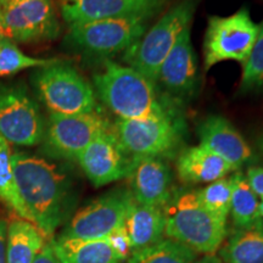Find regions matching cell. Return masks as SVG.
<instances>
[{"instance_id":"6da1fadb","label":"cell","mask_w":263,"mask_h":263,"mask_svg":"<svg viewBox=\"0 0 263 263\" xmlns=\"http://www.w3.org/2000/svg\"><path fill=\"white\" fill-rule=\"evenodd\" d=\"M12 168L18 194L33 223L51 238L73 207L70 178L57 164L27 154H12Z\"/></svg>"},{"instance_id":"7a4b0ae2","label":"cell","mask_w":263,"mask_h":263,"mask_svg":"<svg viewBox=\"0 0 263 263\" xmlns=\"http://www.w3.org/2000/svg\"><path fill=\"white\" fill-rule=\"evenodd\" d=\"M93 81L95 94L118 120L160 116L176 108V101L161 98L156 84L129 66L105 60Z\"/></svg>"},{"instance_id":"3957f363","label":"cell","mask_w":263,"mask_h":263,"mask_svg":"<svg viewBox=\"0 0 263 263\" xmlns=\"http://www.w3.org/2000/svg\"><path fill=\"white\" fill-rule=\"evenodd\" d=\"M164 235L194 252L215 254L227 238V222L202 205L196 190L174 189L163 207Z\"/></svg>"},{"instance_id":"277c9868","label":"cell","mask_w":263,"mask_h":263,"mask_svg":"<svg viewBox=\"0 0 263 263\" xmlns=\"http://www.w3.org/2000/svg\"><path fill=\"white\" fill-rule=\"evenodd\" d=\"M199 0H180L123 52V61L156 84L159 70L182 33L192 25Z\"/></svg>"},{"instance_id":"5b68a950","label":"cell","mask_w":263,"mask_h":263,"mask_svg":"<svg viewBox=\"0 0 263 263\" xmlns=\"http://www.w3.org/2000/svg\"><path fill=\"white\" fill-rule=\"evenodd\" d=\"M33 83L50 115L72 116L99 111L94 88L73 66L57 61L38 68Z\"/></svg>"},{"instance_id":"8992f818","label":"cell","mask_w":263,"mask_h":263,"mask_svg":"<svg viewBox=\"0 0 263 263\" xmlns=\"http://www.w3.org/2000/svg\"><path fill=\"white\" fill-rule=\"evenodd\" d=\"M112 128L121 145L134 161L173 156L183 136V122L176 108L160 116L136 120L117 118Z\"/></svg>"},{"instance_id":"52a82bcc","label":"cell","mask_w":263,"mask_h":263,"mask_svg":"<svg viewBox=\"0 0 263 263\" xmlns=\"http://www.w3.org/2000/svg\"><path fill=\"white\" fill-rule=\"evenodd\" d=\"M258 28L246 6L232 15L209 17L203 39L205 71L223 61H238L244 65L257 38Z\"/></svg>"},{"instance_id":"ba28073f","label":"cell","mask_w":263,"mask_h":263,"mask_svg":"<svg viewBox=\"0 0 263 263\" xmlns=\"http://www.w3.org/2000/svg\"><path fill=\"white\" fill-rule=\"evenodd\" d=\"M149 15L104 18L68 25L71 44L85 54L99 58L124 52L147 29Z\"/></svg>"},{"instance_id":"9c48e42d","label":"cell","mask_w":263,"mask_h":263,"mask_svg":"<svg viewBox=\"0 0 263 263\" xmlns=\"http://www.w3.org/2000/svg\"><path fill=\"white\" fill-rule=\"evenodd\" d=\"M111 128L107 117L100 110L72 116L50 115L45 123L43 150L54 159L77 160L95 138Z\"/></svg>"},{"instance_id":"30bf717a","label":"cell","mask_w":263,"mask_h":263,"mask_svg":"<svg viewBox=\"0 0 263 263\" xmlns=\"http://www.w3.org/2000/svg\"><path fill=\"white\" fill-rule=\"evenodd\" d=\"M0 21L12 42L50 41L60 33L52 0H0Z\"/></svg>"},{"instance_id":"8fae6325","label":"cell","mask_w":263,"mask_h":263,"mask_svg":"<svg viewBox=\"0 0 263 263\" xmlns=\"http://www.w3.org/2000/svg\"><path fill=\"white\" fill-rule=\"evenodd\" d=\"M45 122L41 110L25 88L0 85V136L20 146L42 143Z\"/></svg>"},{"instance_id":"7c38bea8","label":"cell","mask_w":263,"mask_h":263,"mask_svg":"<svg viewBox=\"0 0 263 263\" xmlns=\"http://www.w3.org/2000/svg\"><path fill=\"white\" fill-rule=\"evenodd\" d=\"M133 196L128 189L118 188L104 194L72 217L60 235L80 239H101L124 224Z\"/></svg>"},{"instance_id":"4fadbf2b","label":"cell","mask_w":263,"mask_h":263,"mask_svg":"<svg viewBox=\"0 0 263 263\" xmlns=\"http://www.w3.org/2000/svg\"><path fill=\"white\" fill-rule=\"evenodd\" d=\"M77 161L97 188L128 178L137 162L121 145L114 128L95 138L80 154Z\"/></svg>"},{"instance_id":"5bb4252c","label":"cell","mask_w":263,"mask_h":263,"mask_svg":"<svg viewBox=\"0 0 263 263\" xmlns=\"http://www.w3.org/2000/svg\"><path fill=\"white\" fill-rule=\"evenodd\" d=\"M157 84L176 103L189 99L196 93L199 67L190 27L182 33L178 42L163 60L157 73Z\"/></svg>"},{"instance_id":"9a60e30c","label":"cell","mask_w":263,"mask_h":263,"mask_svg":"<svg viewBox=\"0 0 263 263\" xmlns=\"http://www.w3.org/2000/svg\"><path fill=\"white\" fill-rule=\"evenodd\" d=\"M62 17L68 25L104 18L154 16L167 0H58Z\"/></svg>"},{"instance_id":"2e32d148","label":"cell","mask_w":263,"mask_h":263,"mask_svg":"<svg viewBox=\"0 0 263 263\" xmlns=\"http://www.w3.org/2000/svg\"><path fill=\"white\" fill-rule=\"evenodd\" d=\"M200 144L227 161L235 171L254 161V151L238 129L218 115L206 117L197 128Z\"/></svg>"},{"instance_id":"e0dca14e","label":"cell","mask_w":263,"mask_h":263,"mask_svg":"<svg viewBox=\"0 0 263 263\" xmlns=\"http://www.w3.org/2000/svg\"><path fill=\"white\" fill-rule=\"evenodd\" d=\"M128 178L133 200L141 205L163 207L173 194L172 171L161 157L137 160Z\"/></svg>"},{"instance_id":"ac0fdd59","label":"cell","mask_w":263,"mask_h":263,"mask_svg":"<svg viewBox=\"0 0 263 263\" xmlns=\"http://www.w3.org/2000/svg\"><path fill=\"white\" fill-rule=\"evenodd\" d=\"M176 167L179 179L186 184H210L236 172L222 157L201 145L184 149Z\"/></svg>"},{"instance_id":"d6986e66","label":"cell","mask_w":263,"mask_h":263,"mask_svg":"<svg viewBox=\"0 0 263 263\" xmlns=\"http://www.w3.org/2000/svg\"><path fill=\"white\" fill-rule=\"evenodd\" d=\"M123 226L133 251L156 244L164 236L163 209L141 205L133 200Z\"/></svg>"},{"instance_id":"ffe728a7","label":"cell","mask_w":263,"mask_h":263,"mask_svg":"<svg viewBox=\"0 0 263 263\" xmlns=\"http://www.w3.org/2000/svg\"><path fill=\"white\" fill-rule=\"evenodd\" d=\"M50 242L60 263H120L106 238L80 239L59 235Z\"/></svg>"},{"instance_id":"44dd1931","label":"cell","mask_w":263,"mask_h":263,"mask_svg":"<svg viewBox=\"0 0 263 263\" xmlns=\"http://www.w3.org/2000/svg\"><path fill=\"white\" fill-rule=\"evenodd\" d=\"M47 236L34 223L27 219H14L6 233V262L33 263L45 245Z\"/></svg>"},{"instance_id":"7402d4cb","label":"cell","mask_w":263,"mask_h":263,"mask_svg":"<svg viewBox=\"0 0 263 263\" xmlns=\"http://www.w3.org/2000/svg\"><path fill=\"white\" fill-rule=\"evenodd\" d=\"M219 256L223 263H263V223L236 229L221 248Z\"/></svg>"},{"instance_id":"603a6c76","label":"cell","mask_w":263,"mask_h":263,"mask_svg":"<svg viewBox=\"0 0 263 263\" xmlns=\"http://www.w3.org/2000/svg\"><path fill=\"white\" fill-rule=\"evenodd\" d=\"M229 215L238 229L252 228L263 223L258 196L250 186L245 174L240 171L233 173V193Z\"/></svg>"},{"instance_id":"cb8c5ba5","label":"cell","mask_w":263,"mask_h":263,"mask_svg":"<svg viewBox=\"0 0 263 263\" xmlns=\"http://www.w3.org/2000/svg\"><path fill=\"white\" fill-rule=\"evenodd\" d=\"M0 200L15 212L20 218L32 222L27 207L25 206L16 186L12 154L9 143L0 136Z\"/></svg>"},{"instance_id":"d4e9b609","label":"cell","mask_w":263,"mask_h":263,"mask_svg":"<svg viewBox=\"0 0 263 263\" xmlns=\"http://www.w3.org/2000/svg\"><path fill=\"white\" fill-rule=\"evenodd\" d=\"M193 250L171 239H162L147 248L134 250L128 263H195Z\"/></svg>"},{"instance_id":"484cf974","label":"cell","mask_w":263,"mask_h":263,"mask_svg":"<svg viewBox=\"0 0 263 263\" xmlns=\"http://www.w3.org/2000/svg\"><path fill=\"white\" fill-rule=\"evenodd\" d=\"M55 59H37L26 55L11 39L0 41V77H9L27 68H42L54 64Z\"/></svg>"},{"instance_id":"4316f807","label":"cell","mask_w":263,"mask_h":263,"mask_svg":"<svg viewBox=\"0 0 263 263\" xmlns=\"http://www.w3.org/2000/svg\"><path fill=\"white\" fill-rule=\"evenodd\" d=\"M196 193L199 200L209 211L227 222L232 202L233 174L207 184L205 188L196 190Z\"/></svg>"},{"instance_id":"83f0119b","label":"cell","mask_w":263,"mask_h":263,"mask_svg":"<svg viewBox=\"0 0 263 263\" xmlns=\"http://www.w3.org/2000/svg\"><path fill=\"white\" fill-rule=\"evenodd\" d=\"M248 60L242 65L239 91L242 94L263 93V20Z\"/></svg>"},{"instance_id":"f1b7e54d","label":"cell","mask_w":263,"mask_h":263,"mask_svg":"<svg viewBox=\"0 0 263 263\" xmlns=\"http://www.w3.org/2000/svg\"><path fill=\"white\" fill-rule=\"evenodd\" d=\"M106 240L111 248H112L115 255L117 256L120 262L124 261V259H128L132 252H133V249H132L130 245V240L128 238L124 226L118 227V228L115 229L112 233H110V234L106 236Z\"/></svg>"},{"instance_id":"f546056e","label":"cell","mask_w":263,"mask_h":263,"mask_svg":"<svg viewBox=\"0 0 263 263\" xmlns=\"http://www.w3.org/2000/svg\"><path fill=\"white\" fill-rule=\"evenodd\" d=\"M245 176L256 195L263 199V167L250 166Z\"/></svg>"},{"instance_id":"4dcf8cb0","label":"cell","mask_w":263,"mask_h":263,"mask_svg":"<svg viewBox=\"0 0 263 263\" xmlns=\"http://www.w3.org/2000/svg\"><path fill=\"white\" fill-rule=\"evenodd\" d=\"M33 263H60L57 255H55L51 242H45V245L43 246L41 252L37 255Z\"/></svg>"},{"instance_id":"1f68e13d","label":"cell","mask_w":263,"mask_h":263,"mask_svg":"<svg viewBox=\"0 0 263 263\" xmlns=\"http://www.w3.org/2000/svg\"><path fill=\"white\" fill-rule=\"evenodd\" d=\"M6 233H8V223L0 218V263L6 262Z\"/></svg>"},{"instance_id":"d6a6232c","label":"cell","mask_w":263,"mask_h":263,"mask_svg":"<svg viewBox=\"0 0 263 263\" xmlns=\"http://www.w3.org/2000/svg\"><path fill=\"white\" fill-rule=\"evenodd\" d=\"M195 263H223V261L219 257H217L215 254L205 255L202 258L197 259Z\"/></svg>"},{"instance_id":"836d02e7","label":"cell","mask_w":263,"mask_h":263,"mask_svg":"<svg viewBox=\"0 0 263 263\" xmlns=\"http://www.w3.org/2000/svg\"><path fill=\"white\" fill-rule=\"evenodd\" d=\"M257 147H258V151L259 153H261V155H262V157H263V134L261 137L258 138V140H257Z\"/></svg>"},{"instance_id":"e575fe53","label":"cell","mask_w":263,"mask_h":263,"mask_svg":"<svg viewBox=\"0 0 263 263\" xmlns=\"http://www.w3.org/2000/svg\"><path fill=\"white\" fill-rule=\"evenodd\" d=\"M4 38H8V37H6L5 29H4V27H3L2 21H0V41H2V39H4Z\"/></svg>"},{"instance_id":"d590c367","label":"cell","mask_w":263,"mask_h":263,"mask_svg":"<svg viewBox=\"0 0 263 263\" xmlns=\"http://www.w3.org/2000/svg\"><path fill=\"white\" fill-rule=\"evenodd\" d=\"M259 211H261V216L263 218V199H261V201H259Z\"/></svg>"}]
</instances>
